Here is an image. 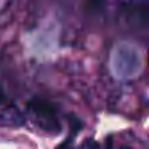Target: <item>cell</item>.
Returning <instances> with one entry per match:
<instances>
[{
    "label": "cell",
    "mask_w": 149,
    "mask_h": 149,
    "mask_svg": "<svg viewBox=\"0 0 149 149\" xmlns=\"http://www.w3.org/2000/svg\"><path fill=\"white\" fill-rule=\"evenodd\" d=\"M27 111L32 117L34 123L40 130L47 133H59L61 132V123L58 119L56 107L50 101L42 98H34L27 103Z\"/></svg>",
    "instance_id": "obj_1"
},
{
    "label": "cell",
    "mask_w": 149,
    "mask_h": 149,
    "mask_svg": "<svg viewBox=\"0 0 149 149\" xmlns=\"http://www.w3.org/2000/svg\"><path fill=\"white\" fill-rule=\"evenodd\" d=\"M141 69V58L138 50L130 45H120L112 56V71L120 79H132Z\"/></svg>",
    "instance_id": "obj_2"
},
{
    "label": "cell",
    "mask_w": 149,
    "mask_h": 149,
    "mask_svg": "<svg viewBox=\"0 0 149 149\" xmlns=\"http://www.w3.org/2000/svg\"><path fill=\"white\" fill-rule=\"evenodd\" d=\"M24 114L13 104H0V127H10V128H18L24 125Z\"/></svg>",
    "instance_id": "obj_3"
},
{
    "label": "cell",
    "mask_w": 149,
    "mask_h": 149,
    "mask_svg": "<svg viewBox=\"0 0 149 149\" xmlns=\"http://www.w3.org/2000/svg\"><path fill=\"white\" fill-rule=\"evenodd\" d=\"M128 18L133 24H136V27H143L148 29V0H139V2H133L132 8H130Z\"/></svg>",
    "instance_id": "obj_4"
},
{
    "label": "cell",
    "mask_w": 149,
    "mask_h": 149,
    "mask_svg": "<svg viewBox=\"0 0 149 149\" xmlns=\"http://www.w3.org/2000/svg\"><path fill=\"white\" fill-rule=\"evenodd\" d=\"M103 0H87V10L90 13H100Z\"/></svg>",
    "instance_id": "obj_5"
},
{
    "label": "cell",
    "mask_w": 149,
    "mask_h": 149,
    "mask_svg": "<svg viewBox=\"0 0 149 149\" xmlns=\"http://www.w3.org/2000/svg\"><path fill=\"white\" fill-rule=\"evenodd\" d=\"M77 149H101V148H100V144H98L95 139L88 138V139H85V141L82 143V144L79 146Z\"/></svg>",
    "instance_id": "obj_6"
},
{
    "label": "cell",
    "mask_w": 149,
    "mask_h": 149,
    "mask_svg": "<svg viewBox=\"0 0 149 149\" xmlns=\"http://www.w3.org/2000/svg\"><path fill=\"white\" fill-rule=\"evenodd\" d=\"M71 135H72V136H69L66 141H63L56 149H72V144H71V143H72V138H74V133H71Z\"/></svg>",
    "instance_id": "obj_7"
},
{
    "label": "cell",
    "mask_w": 149,
    "mask_h": 149,
    "mask_svg": "<svg viewBox=\"0 0 149 149\" xmlns=\"http://www.w3.org/2000/svg\"><path fill=\"white\" fill-rule=\"evenodd\" d=\"M5 103V93H3V88H2V85H0V104Z\"/></svg>",
    "instance_id": "obj_8"
},
{
    "label": "cell",
    "mask_w": 149,
    "mask_h": 149,
    "mask_svg": "<svg viewBox=\"0 0 149 149\" xmlns=\"http://www.w3.org/2000/svg\"><path fill=\"white\" fill-rule=\"evenodd\" d=\"M119 149H132V148H128V146H120Z\"/></svg>",
    "instance_id": "obj_9"
}]
</instances>
